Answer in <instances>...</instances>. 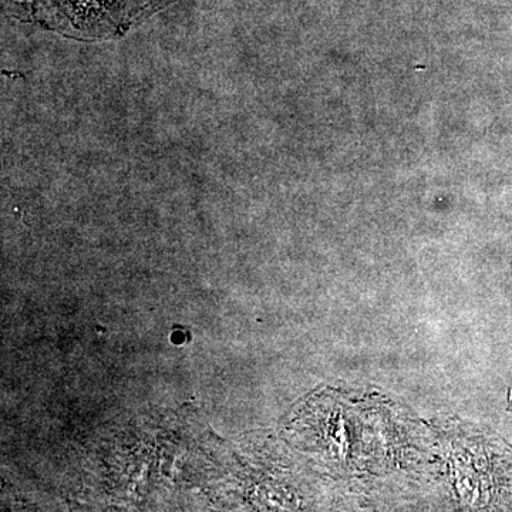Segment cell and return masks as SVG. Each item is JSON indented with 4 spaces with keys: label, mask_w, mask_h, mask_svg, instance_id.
Wrapping results in <instances>:
<instances>
[{
    "label": "cell",
    "mask_w": 512,
    "mask_h": 512,
    "mask_svg": "<svg viewBox=\"0 0 512 512\" xmlns=\"http://www.w3.org/2000/svg\"><path fill=\"white\" fill-rule=\"evenodd\" d=\"M174 0H131V16H140L141 13L157 10Z\"/></svg>",
    "instance_id": "2"
},
{
    "label": "cell",
    "mask_w": 512,
    "mask_h": 512,
    "mask_svg": "<svg viewBox=\"0 0 512 512\" xmlns=\"http://www.w3.org/2000/svg\"><path fill=\"white\" fill-rule=\"evenodd\" d=\"M30 2H35V0H30Z\"/></svg>",
    "instance_id": "3"
},
{
    "label": "cell",
    "mask_w": 512,
    "mask_h": 512,
    "mask_svg": "<svg viewBox=\"0 0 512 512\" xmlns=\"http://www.w3.org/2000/svg\"><path fill=\"white\" fill-rule=\"evenodd\" d=\"M40 10L59 25L76 32H109L131 18V0H35Z\"/></svg>",
    "instance_id": "1"
}]
</instances>
